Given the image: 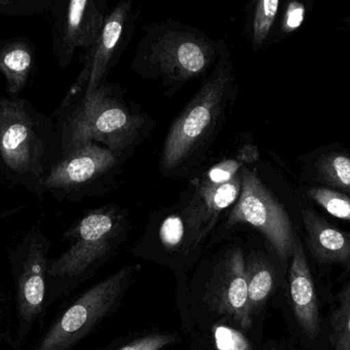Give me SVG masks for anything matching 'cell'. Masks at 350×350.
<instances>
[{
    "label": "cell",
    "instance_id": "1",
    "mask_svg": "<svg viewBox=\"0 0 350 350\" xmlns=\"http://www.w3.org/2000/svg\"><path fill=\"white\" fill-rule=\"evenodd\" d=\"M143 119L131 113L124 105L113 98L109 90L98 88L68 119L64 129L66 151H73L92 141H100L111 151L124 149L137 137Z\"/></svg>",
    "mask_w": 350,
    "mask_h": 350
},
{
    "label": "cell",
    "instance_id": "2",
    "mask_svg": "<svg viewBox=\"0 0 350 350\" xmlns=\"http://www.w3.org/2000/svg\"><path fill=\"white\" fill-rule=\"evenodd\" d=\"M49 242L41 232H31L10 257L16 286V331L14 349L22 350L47 302Z\"/></svg>",
    "mask_w": 350,
    "mask_h": 350
},
{
    "label": "cell",
    "instance_id": "3",
    "mask_svg": "<svg viewBox=\"0 0 350 350\" xmlns=\"http://www.w3.org/2000/svg\"><path fill=\"white\" fill-rule=\"evenodd\" d=\"M135 271L124 267L80 296L43 334L34 350H69L116 303Z\"/></svg>",
    "mask_w": 350,
    "mask_h": 350
},
{
    "label": "cell",
    "instance_id": "4",
    "mask_svg": "<svg viewBox=\"0 0 350 350\" xmlns=\"http://www.w3.org/2000/svg\"><path fill=\"white\" fill-rule=\"evenodd\" d=\"M236 223L250 224L257 228L284 263L293 256L300 242L283 205L249 171L242 175L240 197L228 217L230 225Z\"/></svg>",
    "mask_w": 350,
    "mask_h": 350
},
{
    "label": "cell",
    "instance_id": "5",
    "mask_svg": "<svg viewBox=\"0 0 350 350\" xmlns=\"http://www.w3.org/2000/svg\"><path fill=\"white\" fill-rule=\"evenodd\" d=\"M230 84L226 69L214 73L175 121L164 146L163 164L167 170L178 166L208 135L221 113Z\"/></svg>",
    "mask_w": 350,
    "mask_h": 350
},
{
    "label": "cell",
    "instance_id": "6",
    "mask_svg": "<svg viewBox=\"0 0 350 350\" xmlns=\"http://www.w3.org/2000/svg\"><path fill=\"white\" fill-rule=\"evenodd\" d=\"M118 226V219L110 212H94L84 217L70 232L69 248L49 262L47 294L59 284L82 277L104 257Z\"/></svg>",
    "mask_w": 350,
    "mask_h": 350
},
{
    "label": "cell",
    "instance_id": "7",
    "mask_svg": "<svg viewBox=\"0 0 350 350\" xmlns=\"http://www.w3.org/2000/svg\"><path fill=\"white\" fill-rule=\"evenodd\" d=\"M0 154L8 168L34 172L39 147L33 121L22 103L0 100Z\"/></svg>",
    "mask_w": 350,
    "mask_h": 350
},
{
    "label": "cell",
    "instance_id": "8",
    "mask_svg": "<svg viewBox=\"0 0 350 350\" xmlns=\"http://www.w3.org/2000/svg\"><path fill=\"white\" fill-rule=\"evenodd\" d=\"M152 57L168 77L185 80L207 69L212 61V49L189 35L172 33L156 43Z\"/></svg>",
    "mask_w": 350,
    "mask_h": 350
},
{
    "label": "cell",
    "instance_id": "9",
    "mask_svg": "<svg viewBox=\"0 0 350 350\" xmlns=\"http://www.w3.org/2000/svg\"><path fill=\"white\" fill-rule=\"evenodd\" d=\"M212 299L219 314L230 316L243 329L251 326L246 261L240 249L230 252L226 258Z\"/></svg>",
    "mask_w": 350,
    "mask_h": 350
},
{
    "label": "cell",
    "instance_id": "10",
    "mask_svg": "<svg viewBox=\"0 0 350 350\" xmlns=\"http://www.w3.org/2000/svg\"><path fill=\"white\" fill-rule=\"evenodd\" d=\"M116 164L114 152L92 143L69 152L45 179L49 188H64L82 184L107 172Z\"/></svg>",
    "mask_w": 350,
    "mask_h": 350
},
{
    "label": "cell",
    "instance_id": "11",
    "mask_svg": "<svg viewBox=\"0 0 350 350\" xmlns=\"http://www.w3.org/2000/svg\"><path fill=\"white\" fill-rule=\"evenodd\" d=\"M289 283L296 320L306 337L314 340L321 332L320 308L312 271L300 242L292 256Z\"/></svg>",
    "mask_w": 350,
    "mask_h": 350
},
{
    "label": "cell",
    "instance_id": "12",
    "mask_svg": "<svg viewBox=\"0 0 350 350\" xmlns=\"http://www.w3.org/2000/svg\"><path fill=\"white\" fill-rule=\"evenodd\" d=\"M306 242L314 258L325 264L350 263V232L329 224L314 210L304 211Z\"/></svg>",
    "mask_w": 350,
    "mask_h": 350
},
{
    "label": "cell",
    "instance_id": "13",
    "mask_svg": "<svg viewBox=\"0 0 350 350\" xmlns=\"http://www.w3.org/2000/svg\"><path fill=\"white\" fill-rule=\"evenodd\" d=\"M241 188L242 177L239 175L224 184L204 182L200 190L199 201L187 214V224L196 236V244L207 234L218 215L239 199Z\"/></svg>",
    "mask_w": 350,
    "mask_h": 350
},
{
    "label": "cell",
    "instance_id": "14",
    "mask_svg": "<svg viewBox=\"0 0 350 350\" xmlns=\"http://www.w3.org/2000/svg\"><path fill=\"white\" fill-rule=\"evenodd\" d=\"M103 27V16L94 2L73 0L68 6L66 45L71 51L76 47H90L100 38Z\"/></svg>",
    "mask_w": 350,
    "mask_h": 350
},
{
    "label": "cell",
    "instance_id": "15",
    "mask_svg": "<svg viewBox=\"0 0 350 350\" xmlns=\"http://www.w3.org/2000/svg\"><path fill=\"white\" fill-rule=\"evenodd\" d=\"M129 12V2H122L115 8L114 12L104 23L102 33L96 41L92 55L85 96H90L94 90H98V82L104 75L109 61L120 40Z\"/></svg>",
    "mask_w": 350,
    "mask_h": 350
},
{
    "label": "cell",
    "instance_id": "16",
    "mask_svg": "<svg viewBox=\"0 0 350 350\" xmlns=\"http://www.w3.org/2000/svg\"><path fill=\"white\" fill-rule=\"evenodd\" d=\"M32 64V53L25 43L12 42L0 49V72L5 76L8 92L16 94L25 88Z\"/></svg>",
    "mask_w": 350,
    "mask_h": 350
},
{
    "label": "cell",
    "instance_id": "17",
    "mask_svg": "<svg viewBox=\"0 0 350 350\" xmlns=\"http://www.w3.org/2000/svg\"><path fill=\"white\" fill-rule=\"evenodd\" d=\"M317 177L328 188L350 197V158L342 152L321 156L316 164Z\"/></svg>",
    "mask_w": 350,
    "mask_h": 350
},
{
    "label": "cell",
    "instance_id": "18",
    "mask_svg": "<svg viewBox=\"0 0 350 350\" xmlns=\"http://www.w3.org/2000/svg\"><path fill=\"white\" fill-rule=\"evenodd\" d=\"M247 285H248L249 312L252 314L265 301L273 287L271 268L260 259H250L246 263Z\"/></svg>",
    "mask_w": 350,
    "mask_h": 350
},
{
    "label": "cell",
    "instance_id": "19",
    "mask_svg": "<svg viewBox=\"0 0 350 350\" xmlns=\"http://www.w3.org/2000/svg\"><path fill=\"white\" fill-rule=\"evenodd\" d=\"M331 343L334 350H350V282L339 295V303L331 316Z\"/></svg>",
    "mask_w": 350,
    "mask_h": 350
},
{
    "label": "cell",
    "instance_id": "20",
    "mask_svg": "<svg viewBox=\"0 0 350 350\" xmlns=\"http://www.w3.org/2000/svg\"><path fill=\"white\" fill-rule=\"evenodd\" d=\"M308 195L333 217L350 222L349 195L326 186L310 187Z\"/></svg>",
    "mask_w": 350,
    "mask_h": 350
},
{
    "label": "cell",
    "instance_id": "21",
    "mask_svg": "<svg viewBox=\"0 0 350 350\" xmlns=\"http://www.w3.org/2000/svg\"><path fill=\"white\" fill-rule=\"evenodd\" d=\"M280 1L278 0H261L257 2L253 21V40L257 47L267 39L275 16L279 12Z\"/></svg>",
    "mask_w": 350,
    "mask_h": 350
},
{
    "label": "cell",
    "instance_id": "22",
    "mask_svg": "<svg viewBox=\"0 0 350 350\" xmlns=\"http://www.w3.org/2000/svg\"><path fill=\"white\" fill-rule=\"evenodd\" d=\"M214 338L218 350H252L244 335L228 327L214 328Z\"/></svg>",
    "mask_w": 350,
    "mask_h": 350
},
{
    "label": "cell",
    "instance_id": "23",
    "mask_svg": "<svg viewBox=\"0 0 350 350\" xmlns=\"http://www.w3.org/2000/svg\"><path fill=\"white\" fill-rule=\"evenodd\" d=\"M185 234L183 221L177 216H170L162 224L160 238L166 248H175L180 244Z\"/></svg>",
    "mask_w": 350,
    "mask_h": 350
},
{
    "label": "cell",
    "instance_id": "24",
    "mask_svg": "<svg viewBox=\"0 0 350 350\" xmlns=\"http://www.w3.org/2000/svg\"><path fill=\"white\" fill-rule=\"evenodd\" d=\"M240 166L241 164L234 160L221 162L208 172L207 180L205 182L208 184L218 185L232 181L238 176Z\"/></svg>",
    "mask_w": 350,
    "mask_h": 350
},
{
    "label": "cell",
    "instance_id": "25",
    "mask_svg": "<svg viewBox=\"0 0 350 350\" xmlns=\"http://www.w3.org/2000/svg\"><path fill=\"white\" fill-rule=\"evenodd\" d=\"M174 341V337L168 335H150L133 341L119 350H161Z\"/></svg>",
    "mask_w": 350,
    "mask_h": 350
},
{
    "label": "cell",
    "instance_id": "26",
    "mask_svg": "<svg viewBox=\"0 0 350 350\" xmlns=\"http://www.w3.org/2000/svg\"><path fill=\"white\" fill-rule=\"evenodd\" d=\"M306 18V6L300 2H290L283 21V29L286 32L297 30Z\"/></svg>",
    "mask_w": 350,
    "mask_h": 350
}]
</instances>
